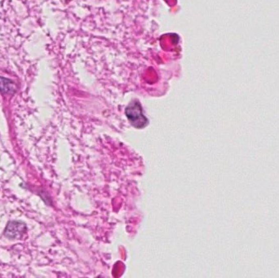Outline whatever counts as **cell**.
Listing matches in <instances>:
<instances>
[{
    "label": "cell",
    "mask_w": 279,
    "mask_h": 278,
    "mask_svg": "<svg viewBox=\"0 0 279 278\" xmlns=\"http://www.w3.org/2000/svg\"><path fill=\"white\" fill-rule=\"evenodd\" d=\"M16 91V85L9 78L0 76V92L4 94H13Z\"/></svg>",
    "instance_id": "cell-3"
},
{
    "label": "cell",
    "mask_w": 279,
    "mask_h": 278,
    "mask_svg": "<svg viewBox=\"0 0 279 278\" xmlns=\"http://www.w3.org/2000/svg\"><path fill=\"white\" fill-rule=\"evenodd\" d=\"M129 121L137 128H143L147 125L148 120L142 113L141 105L137 102L131 104L126 110Z\"/></svg>",
    "instance_id": "cell-1"
},
{
    "label": "cell",
    "mask_w": 279,
    "mask_h": 278,
    "mask_svg": "<svg viewBox=\"0 0 279 278\" xmlns=\"http://www.w3.org/2000/svg\"><path fill=\"white\" fill-rule=\"evenodd\" d=\"M26 232V225L19 221H11L8 224L5 231V235L10 239L20 238Z\"/></svg>",
    "instance_id": "cell-2"
}]
</instances>
